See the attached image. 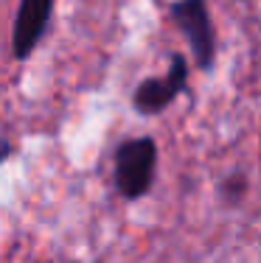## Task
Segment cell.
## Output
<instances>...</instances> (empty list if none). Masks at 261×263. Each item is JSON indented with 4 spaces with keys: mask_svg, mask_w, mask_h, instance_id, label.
<instances>
[{
    "mask_svg": "<svg viewBox=\"0 0 261 263\" xmlns=\"http://www.w3.org/2000/svg\"><path fill=\"white\" fill-rule=\"evenodd\" d=\"M247 191H250V179H247L245 171L228 174V177L222 179V185H219V196L225 199L228 204H239L241 199L247 196Z\"/></svg>",
    "mask_w": 261,
    "mask_h": 263,
    "instance_id": "5b68a950",
    "label": "cell"
},
{
    "mask_svg": "<svg viewBox=\"0 0 261 263\" xmlns=\"http://www.w3.org/2000/svg\"><path fill=\"white\" fill-rule=\"evenodd\" d=\"M188 90V59L171 53V65L163 76L144 79L132 92V109L138 115H160Z\"/></svg>",
    "mask_w": 261,
    "mask_h": 263,
    "instance_id": "3957f363",
    "label": "cell"
},
{
    "mask_svg": "<svg viewBox=\"0 0 261 263\" xmlns=\"http://www.w3.org/2000/svg\"><path fill=\"white\" fill-rule=\"evenodd\" d=\"M158 177V143L154 137L141 135L118 143L113 154V182L121 199H144Z\"/></svg>",
    "mask_w": 261,
    "mask_h": 263,
    "instance_id": "6da1fadb",
    "label": "cell"
},
{
    "mask_svg": "<svg viewBox=\"0 0 261 263\" xmlns=\"http://www.w3.org/2000/svg\"><path fill=\"white\" fill-rule=\"evenodd\" d=\"M169 20L185 36L194 65L208 73L216 62V28L211 20L208 0H174L169 3Z\"/></svg>",
    "mask_w": 261,
    "mask_h": 263,
    "instance_id": "7a4b0ae2",
    "label": "cell"
},
{
    "mask_svg": "<svg viewBox=\"0 0 261 263\" xmlns=\"http://www.w3.org/2000/svg\"><path fill=\"white\" fill-rule=\"evenodd\" d=\"M14 152H17V146H11V143H0V162L14 157Z\"/></svg>",
    "mask_w": 261,
    "mask_h": 263,
    "instance_id": "8992f818",
    "label": "cell"
},
{
    "mask_svg": "<svg viewBox=\"0 0 261 263\" xmlns=\"http://www.w3.org/2000/svg\"><path fill=\"white\" fill-rule=\"evenodd\" d=\"M57 0H20L11 26V56L14 62L31 59V53L40 48L42 36L48 34L54 20Z\"/></svg>",
    "mask_w": 261,
    "mask_h": 263,
    "instance_id": "277c9868",
    "label": "cell"
}]
</instances>
